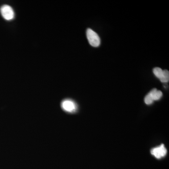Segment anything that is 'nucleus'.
Returning <instances> with one entry per match:
<instances>
[{
  "instance_id": "f257e3e1",
  "label": "nucleus",
  "mask_w": 169,
  "mask_h": 169,
  "mask_svg": "<svg viewBox=\"0 0 169 169\" xmlns=\"http://www.w3.org/2000/svg\"><path fill=\"white\" fill-rule=\"evenodd\" d=\"M163 96V93L160 90L154 88L148 94L146 95L144 99L145 104L147 105L151 104L154 101H157L161 99Z\"/></svg>"
},
{
  "instance_id": "f03ea898",
  "label": "nucleus",
  "mask_w": 169,
  "mask_h": 169,
  "mask_svg": "<svg viewBox=\"0 0 169 169\" xmlns=\"http://www.w3.org/2000/svg\"><path fill=\"white\" fill-rule=\"evenodd\" d=\"M87 37L90 44L93 47H97L100 45L101 41L99 35L93 30L88 28L87 30Z\"/></svg>"
},
{
  "instance_id": "7ed1b4c3",
  "label": "nucleus",
  "mask_w": 169,
  "mask_h": 169,
  "mask_svg": "<svg viewBox=\"0 0 169 169\" xmlns=\"http://www.w3.org/2000/svg\"><path fill=\"white\" fill-rule=\"evenodd\" d=\"M1 14L3 18L7 20H11L14 19L15 16L14 10L13 8L8 5H3L1 8Z\"/></svg>"
},
{
  "instance_id": "20e7f679",
  "label": "nucleus",
  "mask_w": 169,
  "mask_h": 169,
  "mask_svg": "<svg viewBox=\"0 0 169 169\" xmlns=\"http://www.w3.org/2000/svg\"><path fill=\"white\" fill-rule=\"evenodd\" d=\"M61 107L65 111L67 112H75L77 110V106L76 103L70 99L64 100L61 103Z\"/></svg>"
},
{
  "instance_id": "39448f33",
  "label": "nucleus",
  "mask_w": 169,
  "mask_h": 169,
  "mask_svg": "<svg viewBox=\"0 0 169 169\" xmlns=\"http://www.w3.org/2000/svg\"><path fill=\"white\" fill-rule=\"evenodd\" d=\"M151 153L157 159H160L166 156L167 154V149L165 145L162 144L159 147L152 149Z\"/></svg>"
},
{
  "instance_id": "423d86ee",
  "label": "nucleus",
  "mask_w": 169,
  "mask_h": 169,
  "mask_svg": "<svg viewBox=\"0 0 169 169\" xmlns=\"http://www.w3.org/2000/svg\"><path fill=\"white\" fill-rule=\"evenodd\" d=\"M153 73L157 78L160 80L163 77L164 70L160 68H155L153 69Z\"/></svg>"
},
{
  "instance_id": "0eeeda50",
  "label": "nucleus",
  "mask_w": 169,
  "mask_h": 169,
  "mask_svg": "<svg viewBox=\"0 0 169 169\" xmlns=\"http://www.w3.org/2000/svg\"><path fill=\"white\" fill-rule=\"evenodd\" d=\"M160 80L163 83H167L169 82V72L168 70H164L163 77Z\"/></svg>"
}]
</instances>
